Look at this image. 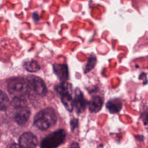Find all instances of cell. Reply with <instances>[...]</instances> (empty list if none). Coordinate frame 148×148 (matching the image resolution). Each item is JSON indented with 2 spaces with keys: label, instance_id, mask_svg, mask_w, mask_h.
<instances>
[{
  "label": "cell",
  "instance_id": "13",
  "mask_svg": "<svg viewBox=\"0 0 148 148\" xmlns=\"http://www.w3.org/2000/svg\"><path fill=\"white\" fill-rule=\"evenodd\" d=\"M96 63H97L96 57L94 56H90L87 61V64L86 65V67L84 68V73L88 72L89 71L92 70L95 66Z\"/></svg>",
  "mask_w": 148,
  "mask_h": 148
},
{
  "label": "cell",
  "instance_id": "8",
  "mask_svg": "<svg viewBox=\"0 0 148 148\" xmlns=\"http://www.w3.org/2000/svg\"><path fill=\"white\" fill-rule=\"evenodd\" d=\"M73 99V107L75 108L77 113L83 112L87 104L86 100L85 99L84 95L82 91L79 89L75 90V95Z\"/></svg>",
  "mask_w": 148,
  "mask_h": 148
},
{
  "label": "cell",
  "instance_id": "15",
  "mask_svg": "<svg viewBox=\"0 0 148 148\" xmlns=\"http://www.w3.org/2000/svg\"><path fill=\"white\" fill-rule=\"evenodd\" d=\"M78 124V121L77 119H73L72 120H71V128L72 130H73L76 127H77Z\"/></svg>",
  "mask_w": 148,
  "mask_h": 148
},
{
  "label": "cell",
  "instance_id": "10",
  "mask_svg": "<svg viewBox=\"0 0 148 148\" xmlns=\"http://www.w3.org/2000/svg\"><path fill=\"white\" fill-rule=\"evenodd\" d=\"M103 103V99L98 95H94L88 102L89 111L91 113L98 112L102 108Z\"/></svg>",
  "mask_w": 148,
  "mask_h": 148
},
{
  "label": "cell",
  "instance_id": "16",
  "mask_svg": "<svg viewBox=\"0 0 148 148\" xmlns=\"http://www.w3.org/2000/svg\"><path fill=\"white\" fill-rule=\"evenodd\" d=\"M6 148H20V147H19L18 145H17L16 143H12V144L9 145Z\"/></svg>",
  "mask_w": 148,
  "mask_h": 148
},
{
  "label": "cell",
  "instance_id": "4",
  "mask_svg": "<svg viewBox=\"0 0 148 148\" xmlns=\"http://www.w3.org/2000/svg\"><path fill=\"white\" fill-rule=\"evenodd\" d=\"M55 90L61 95L62 103L69 112L73 109V99L69 91V85L66 83H61L55 87Z\"/></svg>",
  "mask_w": 148,
  "mask_h": 148
},
{
  "label": "cell",
  "instance_id": "5",
  "mask_svg": "<svg viewBox=\"0 0 148 148\" xmlns=\"http://www.w3.org/2000/svg\"><path fill=\"white\" fill-rule=\"evenodd\" d=\"M27 82L29 91H32L39 96H45L47 94V88L44 81L39 77L30 75L27 77Z\"/></svg>",
  "mask_w": 148,
  "mask_h": 148
},
{
  "label": "cell",
  "instance_id": "7",
  "mask_svg": "<svg viewBox=\"0 0 148 148\" xmlns=\"http://www.w3.org/2000/svg\"><path fill=\"white\" fill-rule=\"evenodd\" d=\"M17 111L14 115V120L18 125H24L28 120L30 115L31 110L28 106L17 108Z\"/></svg>",
  "mask_w": 148,
  "mask_h": 148
},
{
  "label": "cell",
  "instance_id": "17",
  "mask_svg": "<svg viewBox=\"0 0 148 148\" xmlns=\"http://www.w3.org/2000/svg\"><path fill=\"white\" fill-rule=\"evenodd\" d=\"M70 148H80V147L77 142H73L71 145Z\"/></svg>",
  "mask_w": 148,
  "mask_h": 148
},
{
  "label": "cell",
  "instance_id": "1",
  "mask_svg": "<svg viewBox=\"0 0 148 148\" xmlns=\"http://www.w3.org/2000/svg\"><path fill=\"white\" fill-rule=\"evenodd\" d=\"M57 120L55 110L47 107L38 112L34 119V124L39 130H46L54 125Z\"/></svg>",
  "mask_w": 148,
  "mask_h": 148
},
{
  "label": "cell",
  "instance_id": "18",
  "mask_svg": "<svg viewBox=\"0 0 148 148\" xmlns=\"http://www.w3.org/2000/svg\"><path fill=\"white\" fill-rule=\"evenodd\" d=\"M1 132H0V138H1Z\"/></svg>",
  "mask_w": 148,
  "mask_h": 148
},
{
  "label": "cell",
  "instance_id": "3",
  "mask_svg": "<svg viewBox=\"0 0 148 148\" xmlns=\"http://www.w3.org/2000/svg\"><path fill=\"white\" fill-rule=\"evenodd\" d=\"M65 130H58L46 136L40 143V148H57L65 140Z\"/></svg>",
  "mask_w": 148,
  "mask_h": 148
},
{
  "label": "cell",
  "instance_id": "9",
  "mask_svg": "<svg viewBox=\"0 0 148 148\" xmlns=\"http://www.w3.org/2000/svg\"><path fill=\"white\" fill-rule=\"evenodd\" d=\"M53 71L58 78L62 82H65L68 80L69 77V72L68 66L66 64H54Z\"/></svg>",
  "mask_w": 148,
  "mask_h": 148
},
{
  "label": "cell",
  "instance_id": "6",
  "mask_svg": "<svg viewBox=\"0 0 148 148\" xmlns=\"http://www.w3.org/2000/svg\"><path fill=\"white\" fill-rule=\"evenodd\" d=\"M20 148H36L38 143L36 136L30 132L23 133L19 138Z\"/></svg>",
  "mask_w": 148,
  "mask_h": 148
},
{
  "label": "cell",
  "instance_id": "2",
  "mask_svg": "<svg viewBox=\"0 0 148 148\" xmlns=\"http://www.w3.org/2000/svg\"><path fill=\"white\" fill-rule=\"evenodd\" d=\"M9 92L14 97H24L29 92L27 80L22 77L11 79L8 84Z\"/></svg>",
  "mask_w": 148,
  "mask_h": 148
},
{
  "label": "cell",
  "instance_id": "11",
  "mask_svg": "<svg viewBox=\"0 0 148 148\" xmlns=\"http://www.w3.org/2000/svg\"><path fill=\"white\" fill-rule=\"evenodd\" d=\"M122 102L119 98H114L109 100L106 104V108L111 113H116L120 112L122 108Z\"/></svg>",
  "mask_w": 148,
  "mask_h": 148
},
{
  "label": "cell",
  "instance_id": "12",
  "mask_svg": "<svg viewBox=\"0 0 148 148\" xmlns=\"http://www.w3.org/2000/svg\"><path fill=\"white\" fill-rule=\"evenodd\" d=\"M9 105V99L7 95L0 91V110H5Z\"/></svg>",
  "mask_w": 148,
  "mask_h": 148
},
{
  "label": "cell",
  "instance_id": "14",
  "mask_svg": "<svg viewBox=\"0 0 148 148\" xmlns=\"http://www.w3.org/2000/svg\"><path fill=\"white\" fill-rule=\"evenodd\" d=\"M24 67L28 71L31 72H36L40 69V67L38 65L37 62L33 60L27 62L24 64Z\"/></svg>",
  "mask_w": 148,
  "mask_h": 148
}]
</instances>
